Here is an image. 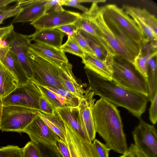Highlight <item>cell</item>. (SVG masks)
<instances>
[{
  "instance_id": "cell-31",
  "label": "cell",
  "mask_w": 157,
  "mask_h": 157,
  "mask_svg": "<svg viewBox=\"0 0 157 157\" xmlns=\"http://www.w3.org/2000/svg\"><path fill=\"white\" fill-rule=\"evenodd\" d=\"M0 157H23L22 148L13 145L0 147Z\"/></svg>"
},
{
  "instance_id": "cell-10",
  "label": "cell",
  "mask_w": 157,
  "mask_h": 157,
  "mask_svg": "<svg viewBox=\"0 0 157 157\" xmlns=\"http://www.w3.org/2000/svg\"><path fill=\"white\" fill-rule=\"evenodd\" d=\"M80 16L79 13L64 10L45 13L30 24L36 30L56 29L64 25L74 23Z\"/></svg>"
},
{
  "instance_id": "cell-46",
  "label": "cell",
  "mask_w": 157,
  "mask_h": 157,
  "mask_svg": "<svg viewBox=\"0 0 157 157\" xmlns=\"http://www.w3.org/2000/svg\"><path fill=\"white\" fill-rule=\"evenodd\" d=\"M18 0H0V11L5 8L7 6L14 2H16Z\"/></svg>"
},
{
  "instance_id": "cell-1",
  "label": "cell",
  "mask_w": 157,
  "mask_h": 157,
  "mask_svg": "<svg viewBox=\"0 0 157 157\" xmlns=\"http://www.w3.org/2000/svg\"><path fill=\"white\" fill-rule=\"evenodd\" d=\"M84 68L89 82L88 87L94 95L99 96L117 107L125 108L135 117L141 118L149 101L147 96L125 88L112 80Z\"/></svg>"
},
{
  "instance_id": "cell-30",
  "label": "cell",
  "mask_w": 157,
  "mask_h": 157,
  "mask_svg": "<svg viewBox=\"0 0 157 157\" xmlns=\"http://www.w3.org/2000/svg\"><path fill=\"white\" fill-rule=\"evenodd\" d=\"M61 49L64 52H68L83 57L85 53L72 37L68 36L66 42L62 44Z\"/></svg>"
},
{
  "instance_id": "cell-16",
  "label": "cell",
  "mask_w": 157,
  "mask_h": 157,
  "mask_svg": "<svg viewBox=\"0 0 157 157\" xmlns=\"http://www.w3.org/2000/svg\"><path fill=\"white\" fill-rule=\"evenodd\" d=\"M72 68V65L69 62L62 64L59 68V78L65 90L80 99L86 92L84 88L87 84L75 77Z\"/></svg>"
},
{
  "instance_id": "cell-40",
  "label": "cell",
  "mask_w": 157,
  "mask_h": 157,
  "mask_svg": "<svg viewBox=\"0 0 157 157\" xmlns=\"http://www.w3.org/2000/svg\"><path fill=\"white\" fill-rule=\"evenodd\" d=\"M64 10L61 4L60 0L47 1L45 5V13L53 11H62Z\"/></svg>"
},
{
  "instance_id": "cell-4",
  "label": "cell",
  "mask_w": 157,
  "mask_h": 157,
  "mask_svg": "<svg viewBox=\"0 0 157 157\" xmlns=\"http://www.w3.org/2000/svg\"><path fill=\"white\" fill-rule=\"evenodd\" d=\"M27 58L33 75L30 80L44 87L66 90L59 77L60 67L30 48Z\"/></svg>"
},
{
  "instance_id": "cell-5",
  "label": "cell",
  "mask_w": 157,
  "mask_h": 157,
  "mask_svg": "<svg viewBox=\"0 0 157 157\" xmlns=\"http://www.w3.org/2000/svg\"><path fill=\"white\" fill-rule=\"evenodd\" d=\"M112 80L121 86L148 97L147 79L137 71L131 63L114 58Z\"/></svg>"
},
{
  "instance_id": "cell-17",
  "label": "cell",
  "mask_w": 157,
  "mask_h": 157,
  "mask_svg": "<svg viewBox=\"0 0 157 157\" xmlns=\"http://www.w3.org/2000/svg\"><path fill=\"white\" fill-rule=\"evenodd\" d=\"M30 48L59 67L69 62L65 52L61 49L36 42L31 44Z\"/></svg>"
},
{
  "instance_id": "cell-22",
  "label": "cell",
  "mask_w": 157,
  "mask_h": 157,
  "mask_svg": "<svg viewBox=\"0 0 157 157\" xmlns=\"http://www.w3.org/2000/svg\"><path fill=\"white\" fill-rule=\"evenodd\" d=\"M84 68L94 72L107 79L112 80V69L105 63L91 55L85 53L82 58Z\"/></svg>"
},
{
  "instance_id": "cell-13",
  "label": "cell",
  "mask_w": 157,
  "mask_h": 157,
  "mask_svg": "<svg viewBox=\"0 0 157 157\" xmlns=\"http://www.w3.org/2000/svg\"><path fill=\"white\" fill-rule=\"evenodd\" d=\"M105 6L114 21L132 39L141 46L143 45L144 38L142 33L133 20L123 9L114 4Z\"/></svg>"
},
{
  "instance_id": "cell-44",
  "label": "cell",
  "mask_w": 157,
  "mask_h": 157,
  "mask_svg": "<svg viewBox=\"0 0 157 157\" xmlns=\"http://www.w3.org/2000/svg\"><path fill=\"white\" fill-rule=\"evenodd\" d=\"M13 30L12 24L8 26L0 27V43L4 38Z\"/></svg>"
},
{
  "instance_id": "cell-29",
  "label": "cell",
  "mask_w": 157,
  "mask_h": 157,
  "mask_svg": "<svg viewBox=\"0 0 157 157\" xmlns=\"http://www.w3.org/2000/svg\"><path fill=\"white\" fill-rule=\"evenodd\" d=\"M130 9L140 17L150 27L157 35V20L155 16L150 13L147 10L129 5Z\"/></svg>"
},
{
  "instance_id": "cell-25",
  "label": "cell",
  "mask_w": 157,
  "mask_h": 157,
  "mask_svg": "<svg viewBox=\"0 0 157 157\" xmlns=\"http://www.w3.org/2000/svg\"><path fill=\"white\" fill-rule=\"evenodd\" d=\"M79 30L87 41L95 57L105 63L112 69L114 57L107 52L102 45L95 37L82 30Z\"/></svg>"
},
{
  "instance_id": "cell-47",
  "label": "cell",
  "mask_w": 157,
  "mask_h": 157,
  "mask_svg": "<svg viewBox=\"0 0 157 157\" xmlns=\"http://www.w3.org/2000/svg\"><path fill=\"white\" fill-rule=\"evenodd\" d=\"M3 106L2 98L0 96V128L1 124V117L2 113Z\"/></svg>"
},
{
  "instance_id": "cell-48",
  "label": "cell",
  "mask_w": 157,
  "mask_h": 157,
  "mask_svg": "<svg viewBox=\"0 0 157 157\" xmlns=\"http://www.w3.org/2000/svg\"><path fill=\"white\" fill-rule=\"evenodd\" d=\"M120 157H131L130 153L128 150L125 153L121 155Z\"/></svg>"
},
{
  "instance_id": "cell-24",
  "label": "cell",
  "mask_w": 157,
  "mask_h": 157,
  "mask_svg": "<svg viewBox=\"0 0 157 157\" xmlns=\"http://www.w3.org/2000/svg\"><path fill=\"white\" fill-rule=\"evenodd\" d=\"M37 114L45 123L48 127L59 137L65 141L66 129L64 123L59 114L55 109L54 113L49 114L36 110Z\"/></svg>"
},
{
  "instance_id": "cell-3",
  "label": "cell",
  "mask_w": 157,
  "mask_h": 157,
  "mask_svg": "<svg viewBox=\"0 0 157 157\" xmlns=\"http://www.w3.org/2000/svg\"><path fill=\"white\" fill-rule=\"evenodd\" d=\"M92 114L96 133L106 146L115 152L124 154L128 150L120 112L113 104L101 98L94 103Z\"/></svg>"
},
{
  "instance_id": "cell-19",
  "label": "cell",
  "mask_w": 157,
  "mask_h": 157,
  "mask_svg": "<svg viewBox=\"0 0 157 157\" xmlns=\"http://www.w3.org/2000/svg\"><path fill=\"white\" fill-rule=\"evenodd\" d=\"M78 29L82 30L96 39L102 45L107 52L114 57V54L104 40L91 18L86 12L80 16L74 23Z\"/></svg>"
},
{
  "instance_id": "cell-2",
  "label": "cell",
  "mask_w": 157,
  "mask_h": 157,
  "mask_svg": "<svg viewBox=\"0 0 157 157\" xmlns=\"http://www.w3.org/2000/svg\"><path fill=\"white\" fill-rule=\"evenodd\" d=\"M91 19L117 59L132 64L139 54L141 46L135 42L114 21L105 6L93 11Z\"/></svg>"
},
{
  "instance_id": "cell-35",
  "label": "cell",
  "mask_w": 157,
  "mask_h": 157,
  "mask_svg": "<svg viewBox=\"0 0 157 157\" xmlns=\"http://www.w3.org/2000/svg\"><path fill=\"white\" fill-rule=\"evenodd\" d=\"M46 87L65 98L72 103L75 107L78 106L80 99L68 91L63 89H56L48 87Z\"/></svg>"
},
{
  "instance_id": "cell-41",
  "label": "cell",
  "mask_w": 157,
  "mask_h": 157,
  "mask_svg": "<svg viewBox=\"0 0 157 157\" xmlns=\"http://www.w3.org/2000/svg\"><path fill=\"white\" fill-rule=\"evenodd\" d=\"M151 102L149 109V119L153 124H155L157 121V93Z\"/></svg>"
},
{
  "instance_id": "cell-32",
  "label": "cell",
  "mask_w": 157,
  "mask_h": 157,
  "mask_svg": "<svg viewBox=\"0 0 157 157\" xmlns=\"http://www.w3.org/2000/svg\"><path fill=\"white\" fill-rule=\"evenodd\" d=\"M36 144L40 150L42 157H63L58 147L40 144Z\"/></svg>"
},
{
  "instance_id": "cell-45",
  "label": "cell",
  "mask_w": 157,
  "mask_h": 157,
  "mask_svg": "<svg viewBox=\"0 0 157 157\" xmlns=\"http://www.w3.org/2000/svg\"><path fill=\"white\" fill-rule=\"evenodd\" d=\"M129 151L131 157H145L136 147L134 144H131L129 147Z\"/></svg>"
},
{
  "instance_id": "cell-27",
  "label": "cell",
  "mask_w": 157,
  "mask_h": 157,
  "mask_svg": "<svg viewBox=\"0 0 157 157\" xmlns=\"http://www.w3.org/2000/svg\"><path fill=\"white\" fill-rule=\"evenodd\" d=\"M35 84L39 89L42 95L47 99L55 109L67 107H76L72 103L60 94L45 87Z\"/></svg>"
},
{
  "instance_id": "cell-38",
  "label": "cell",
  "mask_w": 157,
  "mask_h": 157,
  "mask_svg": "<svg viewBox=\"0 0 157 157\" xmlns=\"http://www.w3.org/2000/svg\"><path fill=\"white\" fill-rule=\"evenodd\" d=\"M92 2V0H60V3L62 6H71L77 8L81 10L83 13L87 12L89 9L81 5L79 3L82 2Z\"/></svg>"
},
{
  "instance_id": "cell-42",
  "label": "cell",
  "mask_w": 157,
  "mask_h": 157,
  "mask_svg": "<svg viewBox=\"0 0 157 157\" xmlns=\"http://www.w3.org/2000/svg\"><path fill=\"white\" fill-rule=\"evenodd\" d=\"M56 29L67 35L68 36L71 37H72L74 32L78 30L74 23L64 25Z\"/></svg>"
},
{
  "instance_id": "cell-12",
  "label": "cell",
  "mask_w": 157,
  "mask_h": 157,
  "mask_svg": "<svg viewBox=\"0 0 157 157\" xmlns=\"http://www.w3.org/2000/svg\"><path fill=\"white\" fill-rule=\"evenodd\" d=\"M23 132L27 133L31 141L35 144L58 147L57 142L60 139L59 136L48 127L37 113Z\"/></svg>"
},
{
  "instance_id": "cell-34",
  "label": "cell",
  "mask_w": 157,
  "mask_h": 157,
  "mask_svg": "<svg viewBox=\"0 0 157 157\" xmlns=\"http://www.w3.org/2000/svg\"><path fill=\"white\" fill-rule=\"evenodd\" d=\"M85 53L95 56L86 40L82 35L79 29L75 31L72 36Z\"/></svg>"
},
{
  "instance_id": "cell-6",
  "label": "cell",
  "mask_w": 157,
  "mask_h": 157,
  "mask_svg": "<svg viewBox=\"0 0 157 157\" xmlns=\"http://www.w3.org/2000/svg\"><path fill=\"white\" fill-rule=\"evenodd\" d=\"M36 115V110L33 109L17 106H3L0 130L23 132Z\"/></svg>"
},
{
  "instance_id": "cell-21",
  "label": "cell",
  "mask_w": 157,
  "mask_h": 157,
  "mask_svg": "<svg viewBox=\"0 0 157 157\" xmlns=\"http://www.w3.org/2000/svg\"><path fill=\"white\" fill-rule=\"evenodd\" d=\"M47 0L38 2L20 9L19 13L13 19L12 24L18 23L33 22L45 13V5Z\"/></svg>"
},
{
  "instance_id": "cell-14",
  "label": "cell",
  "mask_w": 157,
  "mask_h": 157,
  "mask_svg": "<svg viewBox=\"0 0 157 157\" xmlns=\"http://www.w3.org/2000/svg\"><path fill=\"white\" fill-rule=\"evenodd\" d=\"M94 95V93L88 87L83 97L80 99L78 106L82 127L92 142L95 139L96 133L92 111L96 100Z\"/></svg>"
},
{
  "instance_id": "cell-18",
  "label": "cell",
  "mask_w": 157,
  "mask_h": 157,
  "mask_svg": "<svg viewBox=\"0 0 157 157\" xmlns=\"http://www.w3.org/2000/svg\"><path fill=\"white\" fill-rule=\"evenodd\" d=\"M65 34L56 29H43L36 30L29 35L31 41L61 49Z\"/></svg>"
},
{
  "instance_id": "cell-23",
  "label": "cell",
  "mask_w": 157,
  "mask_h": 157,
  "mask_svg": "<svg viewBox=\"0 0 157 157\" xmlns=\"http://www.w3.org/2000/svg\"><path fill=\"white\" fill-rule=\"evenodd\" d=\"M122 7L125 12L135 21L142 33L144 38V43H149L152 48L156 50L157 35L151 28L130 9L129 5H123Z\"/></svg>"
},
{
  "instance_id": "cell-15",
  "label": "cell",
  "mask_w": 157,
  "mask_h": 157,
  "mask_svg": "<svg viewBox=\"0 0 157 157\" xmlns=\"http://www.w3.org/2000/svg\"><path fill=\"white\" fill-rule=\"evenodd\" d=\"M0 61L16 78L19 86L29 81V80L17 56L6 45L0 44Z\"/></svg>"
},
{
  "instance_id": "cell-28",
  "label": "cell",
  "mask_w": 157,
  "mask_h": 157,
  "mask_svg": "<svg viewBox=\"0 0 157 157\" xmlns=\"http://www.w3.org/2000/svg\"><path fill=\"white\" fill-rule=\"evenodd\" d=\"M156 57L150 58L148 60L147 78L148 89V100L151 101L157 93Z\"/></svg>"
},
{
  "instance_id": "cell-49",
  "label": "cell",
  "mask_w": 157,
  "mask_h": 157,
  "mask_svg": "<svg viewBox=\"0 0 157 157\" xmlns=\"http://www.w3.org/2000/svg\"><path fill=\"white\" fill-rule=\"evenodd\" d=\"M1 65H2V64H1V62L0 61V68L1 67Z\"/></svg>"
},
{
  "instance_id": "cell-20",
  "label": "cell",
  "mask_w": 157,
  "mask_h": 157,
  "mask_svg": "<svg viewBox=\"0 0 157 157\" xmlns=\"http://www.w3.org/2000/svg\"><path fill=\"white\" fill-rule=\"evenodd\" d=\"M56 109L64 123L79 133L83 138L92 142L82 127L78 106Z\"/></svg>"
},
{
  "instance_id": "cell-39",
  "label": "cell",
  "mask_w": 157,
  "mask_h": 157,
  "mask_svg": "<svg viewBox=\"0 0 157 157\" xmlns=\"http://www.w3.org/2000/svg\"><path fill=\"white\" fill-rule=\"evenodd\" d=\"M40 111L46 114H53L55 109L47 99L42 95L39 100Z\"/></svg>"
},
{
  "instance_id": "cell-7",
  "label": "cell",
  "mask_w": 157,
  "mask_h": 157,
  "mask_svg": "<svg viewBox=\"0 0 157 157\" xmlns=\"http://www.w3.org/2000/svg\"><path fill=\"white\" fill-rule=\"evenodd\" d=\"M42 94L36 84L29 80L18 86L7 96L2 98L3 106L13 105L40 110L39 98Z\"/></svg>"
},
{
  "instance_id": "cell-36",
  "label": "cell",
  "mask_w": 157,
  "mask_h": 157,
  "mask_svg": "<svg viewBox=\"0 0 157 157\" xmlns=\"http://www.w3.org/2000/svg\"><path fill=\"white\" fill-rule=\"evenodd\" d=\"M20 11V8L16 6L7 7L0 11V25L2 24L5 19L11 17L16 16Z\"/></svg>"
},
{
  "instance_id": "cell-8",
  "label": "cell",
  "mask_w": 157,
  "mask_h": 157,
  "mask_svg": "<svg viewBox=\"0 0 157 157\" xmlns=\"http://www.w3.org/2000/svg\"><path fill=\"white\" fill-rule=\"evenodd\" d=\"M132 132L134 144L145 157H157V133L155 127L141 118Z\"/></svg>"
},
{
  "instance_id": "cell-11",
  "label": "cell",
  "mask_w": 157,
  "mask_h": 157,
  "mask_svg": "<svg viewBox=\"0 0 157 157\" xmlns=\"http://www.w3.org/2000/svg\"><path fill=\"white\" fill-rule=\"evenodd\" d=\"M64 123L66 129L65 142L71 157H99L93 146L92 142L83 138L67 124Z\"/></svg>"
},
{
  "instance_id": "cell-33",
  "label": "cell",
  "mask_w": 157,
  "mask_h": 157,
  "mask_svg": "<svg viewBox=\"0 0 157 157\" xmlns=\"http://www.w3.org/2000/svg\"><path fill=\"white\" fill-rule=\"evenodd\" d=\"M22 151L23 157H42L36 144L31 141L22 148Z\"/></svg>"
},
{
  "instance_id": "cell-37",
  "label": "cell",
  "mask_w": 157,
  "mask_h": 157,
  "mask_svg": "<svg viewBox=\"0 0 157 157\" xmlns=\"http://www.w3.org/2000/svg\"><path fill=\"white\" fill-rule=\"evenodd\" d=\"M93 146L99 157H109V153L111 149L105 144L95 139L92 142Z\"/></svg>"
},
{
  "instance_id": "cell-26",
  "label": "cell",
  "mask_w": 157,
  "mask_h": 157,
  "mask_svg": "<svg viewBox=\"0 0 157 157\" xmlns=\"http://www.w3.org/2000/svg\"><path fill=\"white\" fill-rule=\"evenodd\" d=\"M1 64L0 68V96L3 98L17 87L19 84L13 74Z\"/></svg>"
},
{
  "instance_id": "cell-43",
  "label": "cell",
  "mask_w": 157,
  "mask_h": 157,
  "mask_svg": "<svg viewBox=\"0 0 157 157\" xmlns=\"http://www.w3.org/2000/svg\"><path fill=\"white\" fill-rule=\"evenodd\" d=\"M58 149L63 157H71L67 145L65 141L59 139L57 143Z\"/></svg>"
},
{
  "instance_id": "cell-9",
  "label": "cell",
  "mask_w": 157,
  "mask_h": 157,
  "mask_svg": "<svg viewBox=\"0 0 157 157\" xmlns=\"http://www.w3.org/2000/svg\"><path fill=\"white\" fill-rule=\"evenodd\" d=\"M2 40L16 56L28 78L31 80L32 73L27 58L31 41L29 36L19 33L13 29Z\"/></svg>"
}]
</instances>
